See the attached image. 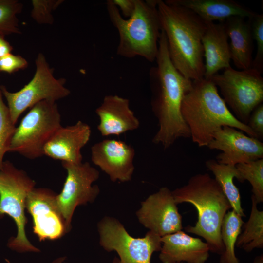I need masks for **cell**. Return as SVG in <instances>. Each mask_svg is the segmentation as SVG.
<instances>
[{
  "instance_id": "12",
  "label": "cell",
  "mask_w": 263,
  "mask_h": 263,
  "mask_svg": "<svg viewBox=\"0 0 263 263\" xmlns=\"http://www.w3.org/2000/svg\"><path fill=\"white\" fill-rule=\"evenodd\" d=\"M177 205L172 191L162 187L141 202L136 216L149 231L162 237L183 229L182 217Z\"/></svg>"
},
{
  "instance_id": "6",
  "label": "cell",
  "mask_w": 263,
  "mask_h": 263,
  "mask_svg": "<svg viewBox=\"0 0 263 263\" xmlns=\"http://www.w3.org/2000/svg\"><path fill=\"white\" fill-rule=\"evenodd\" d=\"M35 185V182L24 171L9 161H3L0 169V218L8 215L15 222L17 234L10 240L8 246L19 253L40 252L28 240L25 232L26 200Z\"/></svg>"
},
{
  "instance_id": "11",
  "label": "cell",
  "mask_w": 263,
  "mask_h": 263,
  "mask_svg": "<svg viewBox=\"0 0 263 263\" xmlns=\"http://www.w3.org/2000/svg\"><path fill=\"white\" fill-rule=\"evenodd\" d=\"M62 164L67 174L61 192L56 195V202L69 231L75 208L93 202L98 195L100 189L93 183L99 178V172L88 162Z\"/></svg>"
},
{
  "instance_id": "4",
  "label": "cell",
  "mask_w": 263,
  "mask_h": 263,
  "mask_svg": "<svg viewBox=\"0 0 263 263\" xmlns=\"http://www.w3.org/2000/svg\"><path fill=\"white\" fill-rule=\"evenodd\" d=\"M172 193L177 204L190 203L197 210L196 223L186 226L185 231L203 237L210 252L221 255L224 251L221 225L232 207L218 182L208 173L197 174Z\"/></svg>"
},
{
  "instance_id": "8",
  "label": "cell",
  "mask_w": 263,
  "mask_h": 263,
  "mask_svg": "<svg viewBox=\"0 0 263 263\" xmlns=\"http://www.w3.org/2000/svg\"><path fill=\"white\" fill-rule=\"evenodd\" d=\"M250 68L238 71L231 66L210 79L219 88L223 100L234 116L247 125L254 109L263 101V78Z\"/></svg>"
},
{
  "instance_id": "35",
  "label": "cell",
  "mask_w": 263,
  "mask_h": 263,
  "mask_svg": "<svg viewBox=\"0 0 263 263\" xmlns=\"http://www.w3.org/2000/svg\"><path fill=\"white\" fill-rule=\"evenodd\" d=\"M253 263H263V254L256 257Z\"/></svg>"
},
{
  "instance_id": "27",
  "label": "cell",
  "mask_w": 263,
  "mask_h": 263,
  "mask_svg": "<svg viewBox=\"0 0 263 263\" xmlns=\"http://www.w3.org/2000/svg\"><path fill=\"white\" fill-rule=\"evenodd\" d=\"M16 127L12 121L9 111L2 99L0 90V169L5 154L8 152L11 140Z\"/></svg>"
},
{
  "instance_id": "1",
  "label": "cell",
  "mask_w": 263,
  "mask_h": 263,
  "mask_svg": "<svg viewBox=\"0 0 263 263\" xmlns=\"http://www.w3.org/2000/svg\"><path fill=\"white\" fill-rule=\"evenodd\" d=\"M155 60L156 66L150 72L153 89L151 105L159 129L152 142L168 149L180 138L190 137L182 115L181 104L184 95L192 87V81L185 77L173 64L163 30Z\"/></svg>"
},
{
  "instance_id": "10",
  "label": "cell",
  "mask_w": 263,
  "mask_h": 263,
  "mask_svg": "<svg viewBox=\"0 0 263 263\" xmlns=\"http://www.w3.org/2000/svg\"><path fill=\"white\" fill-rule=\"evenodd\" d=\"M97 227L100 246L116 251L120 263H151L152 254L161 250V237L149 230L143 238L132 237L115 218L104 217Z\"/></svg>"
},
{
  "instance_id": "5",
  "label": "cell",
  "mask_w": 263,
  "mask_h": 263,
  "mask_svg": "<svg viewBox=\"0 0 263 263\" xmlns=\"http://www.w3.org/2000/svg\"><path fill=\"white\" fill-rule=\"evenodd\" d=\"M158 0H135L132 15L124 18L112 0L107 2L110 19L117 29L119 41L117 54L127 58L141 56L155 60L161 27L157 8Z\"/></svg>"
},
{
  "instance_id": "16",
  "label": "cell",
  "mask_w": 263,
  "mask_h": 263,
  "mask_svg": "<svg viewBox=\"0 0 263 263\" xmlns=\"http://www.w3.org/2000/svg\"><path fill=\"white\" fill-rule=\"evenodd\" d=\"M91 134L89 125L80 120L73 125L61 126L45 146L43 154L62 162L80 163L81 149L89 141Z\"/></svg>"
},
{
  "instance_id": "32",
  "label": "cell",
  "mask_w": 263,
  "mask_h": 263,
  "mask_svg": "<svg viewBox=\"0 0 263 263\" xmlns=\"http://www.w3.org/2000/svg\"><path fill=\"white\" fill-rule=\"evenodd\" d=\"M125 18H130L134 12L135 0H112Z\"/></svg>"
},
{
  "instance_id": "2",
  "label": "cell",
  "mask_w": 263,
  "mask_h": 263,
  "mask_svg": "<svg viewBox=\"0 0 263 263\" xmlns=\"http://www.w3.org/2000/svg\"><path fill=\"white\" fill-rule=\"evenodd\" d=\"M161 29L165 34L170 59L177 70L192 81L204 77L202 38L207 24L191 10L172 0H158Z\"/></svg>"
},
{
  "instance_id": "17",
  "label": "cell",
  "mask_w": 263,
  "mask_h": 263,
  "mask_svg": "<svg viewBox=\"0 0 263 263\" xmlns=\"http://www.w3.org/2000/svg\"><path fill=\"white\" fill-rule=\"evenodd\" d=\"M95 113L101 135H119L138 129L140 122L131 109L129 99L117 95H106Z\"/></svg>"
},
{
  "instance_id": "15",
  "label": "cell",
  "mask_w": 263,
  "mask_h": 263,
  "mask_svg": "<svg viewBox=\"0 0 263 263\" xmlns=\"http://www.w3.org/2000/svg\"><path fill=\"white\" fill-rule=\"evenodd\" d=\"M135 154L132 147L116 139H104L91 147L92 161L113 182L131 180Z\"/></svg>"
},
{
  "instance_id": "30",
  "label": "cell",
  "mask_w": 263,
  "mask_h": 263,
  "mask_svg": "<svg viewBox=\"0 0 263 263\" xmlns=\"http://www.w3.org/2000/svg\"><path fill=\"white\" fill-rule=\"evenodd\" d=\"M28 65L27 60L19 55L8 54L0 57V71L9 74L19 70L26 69Z\"/></svg>"
},
{
  "instance_id": "24",
  "label": "cell",
  "mask_w": 263,
  "mask_h": 263,
  "mask_svg": "<svg viewBox=\"0 0 263 263\" xmlns=\"http://www.w3.org/2000/svg\"><path fill=\"white\" fill-rule=\"evenodd\" d=\"M242 218L233 210L227 211L224 217L221 237L224 251L220 255V263H240L235 255V246L244 224Z\"/></svg>"
},
{
  "instance_id": "33",
  "label": "cell",
  "mask_w": 263,
  "mask_h": 263,
  "mask_svg": "<svg viewBox=\"0 0 263 263\" xmlns=\"http://www.w3.org/2000/svg\"><path fill=\"white\" fill-rule=\"evenodd\" d=\"M13 49V47L4 39V37L0 36V57L11 53Z\"/></svg>"
},
{
  "instance_id": "28",
  "label": "cell",
  "mask_w": 263,
  "mask_h": 263,
  "mask_svg": "<svg viewBox=\"0 0 263 263\" xmlns=\"http://www.w3.org/2000/svg\"><path fill=\"white\" fill-rule=\"evenodd\" d=\"M248 19L252 38L257 46L256 53L252 60L251 68L262 74L263 72V14L257 13Z\"/></svg>"
},
{
  "instance_id": "22",
  "label": "cell",
  "mask_w": 263,
  "mask_h": 263,
  "mask_svg": "<svg viewBox=\"0 0 263 263\" xmlns=\"http://www.w3.org/2000/svg\"><path fill=\"white\" fill-rule=\"evenodd\" d=\"M205 164L207 169L214 175V179L220 186L232 210L242 217H245L240 192L233 181L236 178L241 182V176L236 166L220 164L214 159L208 160Z\"/></svg>"
},
{
  "instance_id": "26",
  "label": "cell",
  "mask_w": 263,
  "mask_h": 263,
  "mask_svg": "<svg viewBox=\"0 0 263 263\" xmlns=\"http://www.w3.org/2000/svg\"><path fill=\"white\" fill-rule=\"evenodd\" d=\"M23 4L17 0H0V36L21 34L17 15Z\"/></svg>"
},
{
  "instance_id": "31",
  "label": "cell",
  "mask_w": 263,
  "mask_h": 263,
  "mask_svg": "<svg viewBox=\"0 0 263 263\" xmlns=\"http://www.w3.org/2000/svg\"><path fill=\"white\" fill-rule=\"evenodd\" d=\"M247 126L259 140L263 138V104L256 107L251 113Z\"/></svg>"
},
{
  "instance_id": "34",
  "label": "cell",
  "mask_w": 263,
  "mask_h": 263,
  "mask_svg": "<svg viewBox=\"0 0 263 263\" xmlns=\"http://www.w3.org/2000/svg\"><path fill=\"white\" fill-rule=\"evenodd\" d=\"M66 257H58L54 261H53L51 263H62L66 259ZM112 263H120L119 259L118 257H114Z\"/></svg>"
},
{
  "instance_id": "7",
  "label": "cell",
  "mask_w": 263,
  "mask_h": 263,
  "mask_svg": "<svg viewBox=\"0 0 263 263\" xmlns=\"http://www.w3.org/2000/svg\"><path fill=\"white\" fill-rule=\"evenodd\" d=\"M56 102L40 101L33 107L16 127L8 152L35 159L44 155L45 146L62 126Z\"/></svg>"
},
{
  "instance_id": "20",
  "label": "cell",
  "mask_w": 263,
  "mask_h": 263,
  "mask_svg": "<svg viewBox=\"0 0 263 263\" xmlns=\"http://www.w3.org/2000/svg\"><path fill=\"white\" fill-rule=\"evenodd\" d=\"M245 18L233 16L224 23L229 45L231 60L238 69L246 70L251 68L253 49L251 29L249 21Z\"/></svg>"
},
{
  "instance_id": "13",
  "label": "cell",
  "mask_w": 263,
  "mask_h": 263,
  "mask_svg": "<svg viewBox=\"0 0 263 263\" xmlns=\"http://www.w3.org/2000/svg\"><path fill=\"white\" fill-rule=\"evenodd\" d=\"M56 195L50 189L34 188L26 198V209L33 218V232L41 241L57 239L69 232Z\"/></svg>"
},
{
  "instance_id": "25",
  "label": "cell",
  "mask_w": 263,
  "mask_h": 263,
  "mask_svg": "<svg viewBox=\"0 0 263 263\" xmlns=\"http://www.w3.org/2000/svg\"><path fill=\"white\" fill-rule=\"evenodd\" d=\"M236 167L241 183L248 181L252 187V195L258 204L263 202V158L238 164Z\"/></svg>"
},
{
  "instance_id": "14",
  "label": "cell",
  "mask_w": 263,
  "mask_h": 263,
  "mask_svg": "<svg viewBox=\"0 0 263 263\" xmlns=\"http://www.w3.org/2000/svg\"><path fill=\"white\" fill-rule=\"evenodd\" d=\"M207 147L222 151L216 160L220 164L236 166L263 158V143L260 140L230 126L219 129Z\"/></svg>"
},
{
  "instance_id": "21",
  "label": "cell",
  "mask_w": 263,
  "mask_h": 263,
  "mask_svg": "<svg viewBox=\"0 0 263 263\" xmlns=\"http://www.w3.org/2000/svg\"><path fill=\"white\" fill-rule=\"evenodd\" d=\"M187 8L205 22L218 20L223 22L229 17L239 16L250 18L257 13L232 0H172Z\"/></svg>"
},
{
  "instance_id": "9",
  "label": "cell",
  "mask_w": 263,
  "mask_h": 263,
  "mask_svg": "<svg viewBox=\"0 0 263 263\" xmlns=\"http://www.w3.org/2000/svg\"><path fill=\"white\" fill-rule=\"evenodd\" d=\"M35 62L36 69L33 77L20 90L10 92L5 86H0V90L6 99L14 124L24 111L37 103L43 100L56 102L70 94L65 86L66 79L55 77L54 69L50 67L43 54L38 55Z\"/></svg>"
},
{
  "instance_id": "36",
  "label": "cell",
  "mask_w": 263,
  "mask_h": 263,
  "mask_svg": "<svg viewBox=\"0 0 263 263\" xmlns=\"http://www.w3.org/2000/svg\"><path fill=\"white\" fill-rule=\"evenodd\" d=\"M183 263V262H181V263Z\"/></svg>"
},
{
  "instance_id": "18",
  "label": "cell",
  "mask_w": 263,
  "mask_h": 263,
  "mask_svg": "<svg viewBox=\"0 0 263 263\" xmlns=\"http://www.w3.org/2000/svg\"><path fill=\"white\" fill-rule=\"evenodd\" d=\"M159 258L162 263H205L209 257L207 243L182 230L161 237Z\"/></svg>"
},
{
  "instance_id": "3",
  "label": "cell",
  "mask_w": 263,
  "mask_h": 263,
  "mask_svg": "<svg viewBox=\"0 0 263 263\" xmlns=\"http://www.w3.org/2000/svg\"><path fill=\"white\" fill-rule=\"evenodd\" d=\"M181 113L190 138L200 147H207L214 133L226 126L257 138L247 125L239 121L230 111L210 79L203 78L192 81L191 89L184 96Z\"/></svg>"
},
{
  "instance_id": "23",
  "label": "cell",
  "mask_w": 263,
  "mask_h": 263,
  "mask_svg": "<svg viewBox=\"0 0 263 263\" xmlns=\"http://www.w3.org/2000/svg\"><path fill=\"white\" fill-rule=\"evenodd\" d=\"M252 206L247 221L243 225L235 244L237 247L250 252L255 248L263 247V211L259 210L256 200L251 196Z\"/></svg>"
},
{
  "instance_id": "29",
  "label": "cell",
  "mask_w": 263,
  "mask_h": 263,
  "mask_svg": "<svg viewBox=\"0 0 263 263\" xmlns=\"http://www.w3.org/2000/svg\"><path fill=\"white\" fill-rule=\"evenodd\" d=\"M63 2V0H33L31 17L38 23L52 24L53 12Z\"/></svg>"
},
{
  "instance_id": "37",
  "label": "cell",
  "mask_w": 263,
  "mask_h": 263,
  "mask_svg": "<svg viewBox=\"0 0 263 263\" xmlns=\"http://www.w3.org/2000/svg\"></svg>"
},
{
  "instance_id": "19",
  "label": "cell",
  "mask_w": 263,
  "mask_h": 263,
  "mask_svg": "<svg viewBox=\"0 0 263 263\" xmlns=\"http://www.w3.org/2000/svg\"><path fill=\"white\" fill-rule=\"evenodd\" d=\"M202 38L205 59L204 77L210 79L220 70L230 67L228 36L224 23L207 22Z\"/></svg>"
}]
</instances>
